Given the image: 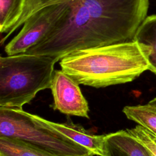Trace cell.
<instances>
[{
    "mask_svg": "<svg viewBox=\"0 0 156 156\" xmlns=\"http://www.w3.org/2000/svg\"><path fill=\"white\" fill-rule=\"evenodd\" d=\"M135 40L146 55L149 68L156 75V15L147 16L138 28Z\"/></svg>",
    "mask_w": 156,
    "mask_h": 156,
    "instance_id": "9c48e42d",
    "label": "cell"
},
{
    "mask_svg": "<svg viewBox=\"0 0 156 156\" xmlns=\"http://www.w3.org/2000/svg\"><path fill=\"white\" fill-rule=\"evenodd\" d=\"M0 136L16 138L60 156H94L93 152L52 130L21 108L0 107Z\"/></svg>",
    "mask_w": 156,
    "mask_h": 156,
    "instance_id": "277c9868",
    "label": "cell"
},
{
    "mask_svg": "<svg viewBox=\"0 0 156 156\" xmlns=\"http://www.w3.org/2000/svg\"><path fill=\"white\" fill-rule=\"evenodd\" d=\"M60 65L79 84L94 88L132 82L149 68L133 40L74 51L62 58Z\"/></svg>",
    "mask_w": 156,
    "mask_h": 156,
    "instance_id": "7a4b0ae2",
    "label": "cell"
},
{
    "mask_svg": "<svg viewBox=\"0 0 156 156\" xmlns=\"http://www.w3.org/2000/svg\"><path fill=\"white\" fill-rule=\"evenodd\" d=\"M104 156H150L146 148L127 130L105 135Z\"/></svg>",
    "mask_w": 156,
    "mask_h": 156,
    "instance_id": "ba28073f",
    "label": "cell"
},
{
    "mask_svg": "<svg viewBox=\"0 0 156 156\" xmlns=\"http://www.w3.org/2000/svg\"><path fill=\"white\" fill-rule=\"evenodd\" d=\"M31 116L36 121L61 133L77 144L89 149L94 155L104 156V141L105 135H95L90 133L82 126L76 125L70 120H67L63 123H57L48 121L36 115L31 114Z\"/></svg>",
    "mask_w": 156,
    "mask_h": 156,
    "instance_id": "52a82bcc",
    "label": "cell"
},
{
    "mask_svg": "<svg viewBox=\"0 0 156 156\" xmlns=\"http://www.w3.org/2000/svg\"><path fill=\"white\" fill-rule=\"evenodd\" d=\"M58 60L22 53L0 57V107L23 108L40 91L50 88Z\"/></svg>",
    "mask_w": 156,
    "mask_h": 156,
    "instance_id": "3957f363",
    "label": "cell"
},
{
    "mask_svg": "<svg viewBox=\"0 0 156 156\" xmlns=\"http://www.w3.org/2000/svg\"><path fill=\"white\" fill-rule=\"evenodd\" d=\"M126 130L143 144L150 156H156V134L140 125Z\"/></svg>",
    "mask_w": 156,
    "mask_h": 156,
    "instance_id": "4fadbf2b",
    "label": "cell"
},
{
    "mask_svg": "<svg viewBox=\"0 0 156 156\" xmlns=\"http://www.w3.org/2000/svg\"><path fill=\"white\" fill-rule=\"evenodd\" d=\"M0 156H60L21 140L0 136Z\"/></svg>",
    "mask_w": 156,
    "mask_h": 156,
    "instance_id": "30bf717a",
    "label": "cell"
},
{
    "mask_svg": "<svg viewBox=\"0 0 156 156\" xmlns=\"http://www.w3.org/2000/svg\"><path fill=\"white\" fill-rule=\"evenodd\" d=\"M147 104H149V105H151V106L156 107V98H155L152 99V100H151Z\"/></svg>",
    "mask_w": 156,
    "mask_h": 156,
    "instance_id": "5bb4252c",
    "label": "cell"
},
{
    "mask_svg": "<svg viewBox=\"0 0 156 156\" xmlns=\"http://www.w3.org/2000/svg\"><path fill=\"white\" fill-rule=\"evenodd\" d=\"M122 112L129 119L156 134V107L148 104L127 105L123 108Z\"/></svg>",
    "mask_w": 156,
    "mask_h": 156,
    "instance_id": "7c38bea8",
    "label": "cell"
},
{
    "mask_svg": "<svg viewBox=\"0 0 156 156\" xmlns=\"http://www.w3.org/2000/svg\"><path fill=\"white\" fill-rule=\"evenodd\" d=\"M65 3L52 4L35 12L24 22L18 34L4 48L7 55L25 53L41 41L67 16Z\"/></svg>",
    "mask_w": 156,
    "mask_h": 156,
    "instance_id": "5b68a950",
    "label": "cell"
},
{
    "mask_svg": "<svg viewBox=\"0 0 156 156\" xmlns=\"http://www.w3.org/2000/svg\"><path fill=\"white\" fill-rule=\"evenodd\" d=\"M79 83L61 70H55L50 89L53 108L61 113L89 118V107Z\"/></svg>",
    "mask_w": 156,
    "mask_h": 156,
    "instance_id": "8992f818",
    "label": "cell"
},
{
    "mask_svg": "<svg viewBox=\"0 0 156 156\" xmlns=\"http://www.w3.org/2000/svg\"><path fill=\"white\" fill-rule=\"evenodd\" d=\"M26 0H0V32L8 34L19 21Z\"/></svg>",
    "mask_w": 156,
    "mask_h": 156,
    "instance_id": "8fae6325",
    "label": "cell"
},
{
    "mask_svg": "<svg viewBox=\"0 0 156 156\" xmlns=\"http://www.w3.org/2000/svg\"><path fill=\"white\" fill-rule=\"evenodd\" d=\"M58 3L68 7L66 18L26 53L58 61L80 49L133 40L149 8V0H26L19 21L1 43L35 12Z\"/></svg>",
    "mask_w": 156,
    "mask_h": 156,
    "instance_id": "6da1fadb",
    "label": "cell"
}]
</instances>
